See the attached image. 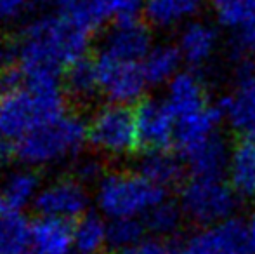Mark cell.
Here are the masks:
<instances>
[{
    "label": "cell",
    "instance_id": "20",
    "mask_svg": "<svg viewBox=\"0 0 255 254\" xmlns=\"http://www.w3.org/2000/svg\"><path fill=\"white\" fill-rule=\"evenodd\" d=\"M31 254H71L73 235L70 223L38 218L30 228Z\"/></svg>",
    "mask_w": 255,
    "mask_h": 254
},
{
    "label": "cell",
    "instance_id": "38",
    "mask_svg": "<svg viewBox=\"0 0 255 254\" xmlns=\"http://www.w3.org/2000/svg\"><path fill=\"white\" fill-rule=\"evenodd\" d=\"M2 164H3V157H2V146H0V183H2V178H3V174H2Z\"/></svg>",
    "mask_w": 255,
    "mask_h": 254
},
{
    "label": "cell",
    "instance_id": "23",
    "mask_svg": "<svg viewBox=\"0 0 255 254\" xmlns=\"http://www.w3.org/2000/svg\"><path fill=\"white\" fill-rule=\"evenodd\" d=\"M182 63L184 61L177 45L154 44L148 56L142 59L141 66L148 85H168L181 73Z\"/></svg>",
    "mask_w": 255,
    "mask_h": 254
},
{
    "label": "cell",
    "instance_id": "21",
    "mask_svg": "<svg viewBox=\"0 0 255 254\" xmlns=\"http://www.w3.org/2000/svg\"><path fill=\"white\" fill-rule=\"evenodd\" d=\"M229 152L231 148H228L222 136L219 134L184 153L182 160L189 167L193 176L222 178V174L228 169Z\"/></svg>",
    "mask_w": 255,
    "mask_h": 254
},
{
    "label": "cell",
    "instance_id": "12",
    "mask_svg": "<svg viewBox=\"0 0 255 254\" xmlns=\"http://www.w3.org/2000/svg\"><path fill=\"white\" fill-rule=\"evenodd\" d=\"M179 254H250L243 225L231 220L196 230L184 241Z\"/></svg>",
    "mask_w": 255,
    "mask_h": 254
},
{
    "label": "cell",
    "instance_id": "7",
    "mask_svg": "<svg viewBox=\"0 0 255 254\" xmlns=\"http://www.w3.org/2000/svg\"><path fill=\"white\" fill-rule=\"evenodd\" d=\"M96 66H98L99 94L108 103L128 106L142 101L148 82L142 73L141 63L125 61L98 52Z\"/></svg>",
    "mask_w": 255,
    "mask_h": 254
},
{
    "label": "cell",
    "instance_id": "2",
    "mask_svg": "<svg viewBox=\"0 0 255 254\" xmlns=\"http://www.w3.org/2000/svg\"><path fill=\"white\" fill-rule=\"evenodd\" d=\"M17 73V71H16ZM66 113L59 78H19L0 94V146H16L38 126Z\"/></svg>",
    "mask_w": 255,
    "mask_h": 254
},
{
    "label": "cell",
    "instance_id": "14",
    "mask_svg": "<svg viewBox=\"0 0 255 254\" xmlns=\"http://www.w3.org/2000/svg\"><path fill=\"white\" fill-rule=\"evenodd\" d=\"M165 101L174 112L175 119L191 115L195 112L210 106L207 84L196 71H181L167 85Z\"/></svg>",
    "mask_w": 255,
    "mask_h": 254
},
{
    "label": "cell",
    "instance_id": "33",
    "mask_svg": "<svg viewBox=\"0 0 255 254\" xmlns=\"http://www.w3.org/2000/svg\"><path fill=\"white\" fill-rule=\"evenodd\" d=\"M125 254H179L167 241L163 239H144L139 246H135L134 249H130Z\"/></svg>",
    "mask_w": 255,
    "mask_h": 254
},
{
    "label": "cell",
    "instance_id": "27",
    "mask_svg": "<svg viewBox=\"0 0 255 254\" xmlns=\"http://www.w3.org/2000/svg\"><path fill=\"white\" fill-rule=\"evenodd\" d=\"M182 220H184V214L181 206L165 199L158 206H154L142 221L146 225V230L154 234L158 239H165L181 230Z\"/></svg>",
    "mask_w": 255,
    "mask_h": 254
},
{
    "label": "cell",
    "instance_id": "5",
    "mask_svg": "<svg viewBox=\"0 0 255 254\" xmlns=\"http://www.w3.org/2000/svg\"><path fill=\"white\" fill-rule=\"evenodd\" d=\"M238 200L240 197L224 178L193 176L182 185L177 204L184 218L205 228L231 221Z\"/></svg>",
    "mask_w": 255,
    "mask_h": 254
},
{
    "label": "cell",
    "instance_id": "16",
    "mask_svg": "<svg viewBox=\"0 0 255 254\" xmlns=\"http://www.w3.org/2000/svg\"><path fill=\"white\" fill-rule=\"evenodd\" d=\"M146 0H85V3L73 12L89 30L96 31L106 23H120L127 19H137L144 12Z\"/></svg>",
    "mask_w": 255,
    "mask_h": 254
},
{
    "label": "cell",
    "instance_id": "30",
    "mask_svg": "<svg viewBox=\"0 0 255 254\" xmlns=\"http://www.w3.org/2000/svg\"><path fill=\"white\" fill-rule=\"evenodd\" d=\"M104 174L106 173L103 171L101 162L96 157H78L75 160L73 178H77L84 185H98Z\"/></svg>",
    "mask_w": 255,
    "mask_h": 254
},
{
    "label": "cell",
    "instance_id": "3",
    "mask_svg": "<svg viewBox=\"0 0 255 254\" xmlns=\"http://www.w3.org/2000/svg\"><path fill=\"white\" fill-rule=\"evenodd\" d=\"M87 143V120L66 112L38 126L12 150L23 166L47 169L75 162Z\"/></svg>",
    "mask_w": 255,
    "mask_h": 254
},
{
    "label": "cell",
    "instance_id": "22",
    "mask_svg": "<svg viewBox=\"0 0 255 254\" xmlns=\"http://www.w3.org/2000/svg\"><path fill=\"white\" fill-rule=\"evenodd\" d=\"M139 173L161 190L181 183L184 174V160L168 150L146 152L139 160Z\"/></svg>",
    "mask_w": 255,
    "mask_h": 254
},
{
    "label": "cell",
    "instance_id": "11",
    "mask_svg": "<svg viewBox=\"0 0 255 254\" xmlns=\"http://www.w3.org/2000/svg\"><path fill=\"white\" fill-rule=\"evenodd\" d=\"M221 117L235 132L255 134V71L247 64L221 103Z\"/></svg>",
    "mask_w": 255,
    "mask_h": 254
},
{
    "label": "cell",
    "instance_id": "32",
    "mask_svg": "<svg viewBox=\"0 0 255 254\" xmlns=\"http://www.w3.org/2000/svg\"><path fill=\"white\" fill-rule=\"evenodd\" d=\"M31 0H0V24L16 23L24 16Z\"/></svg>",
    "mask_w": 255,
    "mask_h": 254
},
{
    "label": "cell",
    "instance_id": "29",
    "mask_svg": "<svg viewBox=\"0 0 255 254\" xmlns=\"http://www.w3.org/2000/svg\"><path fill=\"white\" fill-rule=\"evenodd\" d=\"M210 10L221 26L238 30L255 16V0H210Z\"/></svg>",
    "mask_w": 255,
    "mask_h": 254
},
{
    "label": "cell",
    "instance_id": "39",
    "mask_svg": "<svg viewBox=\"0 0 255 254\" xmlns=\"http://www.w3.org/2000/svg\"><path fill=\"white\" fill-rule=\"evenodd\" d=\"M0 94H2V92H0Z\"/></svg>",
    "mask_w": 255,
    "mask_h": 254
},
{
    "label": "cell",
    "instance_id": "9",
    "mask_svg": "<svg viewBox=\"0 0 255 254\" xmlns=\"http://www.w3.org/2000/svg\"><path fill=\"white\" fill-rule=\"evenodd\" d=\"M134 113L139 145L144 146L146 152L168 150V146L175 143L177 119L165 99H142Z\"/></svg>",
    "mask_w": 255,
    "mask_h": 254
},
{
    "label": "cell",
    "instance_id": "35",
    "mask_svg": "<svg viewBox=\"0 0 255 254\" xmlns=\"http://www.w3.org/2000/svg\"><path fill=\"white\" fill-rule=\"evenodd\" d=\"M243 232H245L247 248L250 254H255V209L249 214V218L243 223Z\"/></svg>",
    "mask_w": 255,
    "mask_h": 254
},
{
    "label": "cell",
    "instance_id": "4",
    "mask_svg": "<svg viewBox=\"0 0 255 254\" xmlns=\"http://www.w3.org/2000/svg\"><path fill=\"white\" fill-rule=\"evenodd\" d=\"M161 200H165V190L146 180L139 171H110L94 190L96 207L110 221L144 220Z\"/></svg>",
    "mask_w": 255,
    "mask_h": 254
},
{
    "label": "cell",
    "instance_id": "19",
    "mask_svg": "<svg viewBox=\"0 0 255 254\" xmlns=\"http://www.w3.org/2000/svg\"><path fill=\"white\" fill-rule=\"evenodd\" d=\"M221 110H215L214 106L195 112L191 115H184L177 119V143L181 153H188L189 150L196 148L202 143L219 136V124H221Z\"/></svg>",
    "mask_w": 255,
    "mask_h": 254
},
{
    "label": "cell",
    "instance_id": "37",
    "mask_svg": "<svg viewBox=\"0 0 255 254\" xmlns=\"http://www.w3.org/2000/svg\"><path fill=\"white\" fill-rule=\"evenodd\" d=\"M7 213H9V207L5 206V202H3V199H2V195H0V218H3Z\"/></svg>",
    "mask_w": 255,
    "mask_h": 254
},
{
    "label": "cell",
    "instance_id": "6",
    "mask_svg": "<svg viewBox=\"0 0 255 254\" xmlns=\"http://www.w3.org/2000/svg\"><path fill=\"white\" fill-rule=\"evenodd\" d=\"M87 141L106 159H125L139 146L135 113L128 106L106 103L87 120Z\"/></svg>",
    "mask_w": 255,
    "mask_h": 254
},
{
    "label": "cell",
    "instance_id": "17",
    "mask_svg": "<svg viewBox=\"0 0 255 254\" xmlns=\"http://www.w3.org/2000/svg\"><path fill=\"white\" fill-rule=\"evenodd\" d=\"M42 187L44 183H42L37 169L21 164L3 174L2 183H0V195H2L5 206L9 207V211L21 213L30 206L35 207Z\"/></svg>",
    "mask_w": 255,
    "mask_h": 254
},
{
    "label": "cell",
    "instance_id": "8",
    "mask_svg": "<svg viewBox=\"0 0 255 254\" xmlns=\"http://www.w3.org/2000/svg\"><path fill=\"white\" fill-rule=\"evenodd\" d=\"M91 195L87 185L77 178H56L44 183L35 202V209L40 218L57 220L63 223L77 221L87 214Z\"/></svg>",
    "mask_w": 255,
    "mask_h": 254
},
{
    "label": "cell",
    "instance_id": "25",
    "mask_svg": "<svg viewBox=\"0 0 255 254\" xmlns=\"http://www.w3.org/2000/svg\"><path fill=\"white\" fill-rule=\"evenodd\" d=\"M73 253L101 254L108 248V221L101 214L87 213L71 227Z\"/></svg>",
    "mask_w": 255,
    "mask_h": 254
},
{
    "label": "cell",
    "instance_id": "31",
    "mask_svg": "<svg viewBox=\"0 0 255 254\" xmlns=\"http://www.w3.org/2000/svg\"><path fill=\"white\" fill-rule=\"evenodd\" d=\"M236 51L243 58L255 59V16L236 30Z\"/></svg>",
    "mask_w": 255,
    "mask_h": 254
},
{
    "label": "cell",
    "instance_id": "24",
    "mask_svg": "<svg viewBox=\"0 0 255 254\" xmlns=\"http://www.w3.org/2000/svg\"><path fill=\"white\" fill-rule=\"evenodd\" d=\"M63 85L66 94L73 101L87 103L99 94V78H98V66L96 59H89L87 56L64 70Z\"/></svg>",
    "mask_w": 255,
    "mask_h": 254
},
{
    "label": "cell",
    "instance_id": "26",
    "mask_svg": "<svg viewBox=\"0 0 255 254\" xmlns=\"http://www.w3.org/2000/svg\"><path fill=\"white\" fill-rule=\"evenodd\" d=\"M31 223L21 213L9 211L0 218V254H28Z\"/></svg>",
    "mask_w": 255,
    "mask_h": 254
},
{
    "label": "cell",
    "instance_id": "13",
    "mask_svg": "<svg viewBox=\"0 0 255 254\" xmlns=\"http://www.w3.org/2000/svg\"><path fill=\"white\" fill-rule=\"evenodd\" d=\"M177 49L181 58L189 66H205L217 56L221 38L217 28L203 19H195L181 28L177 37Z\"/></svg>",
    "mask_w": 255,
    "mask_h": 254
},
{
    "label": "cell",
    "instance_id": "18",
    "mask_svg": "<svg viewBox=\"0 0 255 254\" xmlns=\"http://www.w3.org/2000/svg\"><path fill=\"white\" fill-rule=\"evenodd\" d=\"M202 7L203 0H146L144 16L154 28L181 30L196 19Z\"/></svg>",
    "mask_w": 255,
    "mask_h": 254
},
{
    "label": "cell",
    "instance_id": "10",
    "mask_svg": "<svg viewBox=\"0 0 255 254\" xmlns=\"http://www.w3.org/2000/svg\"><path fill=\"white\" fill-rule=\"evenodd\" d=\"M153 45L151 28L137 17L111 24L103 35L99 52L125 61L142 63Z\"/></svg>",
    "mask_w": 255,
    "mask_h": 254
},
{
    "label": "cell",
    "instance_id": "1",
    "mask_svg": "<svg viewBox=\"0 0 255 254\" xmlns=\"http://www.w3.org/2000/svg\"><path fill=\"white\" fill-rule=\"evenodd\" d=\"M92 33L71 14L45 12L31 17L14 40V70L19 78H59L61 71L85 58Z\"/></svg>",
    "mask_w": 255,
    "mask_h": 254
},
{
    "label": "cell",
    "instance_id": "15",
    "mask_svg": "<svg viewBox=\"0 0 255 254\" xmlns=\"http://www.w3.org/2000/svg\"><path fill=\"white\" fill-rule=\"evenodd\" d=\"M226 174L240 199L255 200V134L242 136L233 145Z\"/></svg>",
    "mask_w": 255,
    "mask_h": 254
},
{
    "label": "cell",
    "instance_id": "34",
    "mask_svg": "<svg viewBox=\"0 0 255 254\" xmlns=\"http://www.w3.org/2000/svg\"><path fill=\"white\" fill-rule=\"evenodd\" d=\"M42 7L49 10V12L56 14H73L80 9L85 3V0H38Z\"/></svg>",
    "mask_w": 255,
    "mask_h": 254
},
{
    "label": "cell",
    "instance_id": "36",
    "mask_svg": "<svg viewBox=\"0 0 255 254\" xmlns=\"http://www.w3.org/2000/svg\"><path fill=\"white\" fill-rule=\"evenodd\" d=\"M5 61H7V45L3 44L2 37H0V70L3 68Z\"/></svg>",
    "mask_w": 255,
    "mask_h": 254
},
{
    "label": "cell",
    "instance_id": "28",
    "mask_svg": "<svg viewBox=\"0 0 255 254\" xmlns=\"http://www.w3.org/2000/svg\"><path fill=\"white\" fill-rule=\"evenodd\" d=\"M146 225L142 220H115L108 221V248L128 253L144 241Z\"/></svg>",
    "mask_w": 255,
    "mask_h": 254
}]
</instances>
